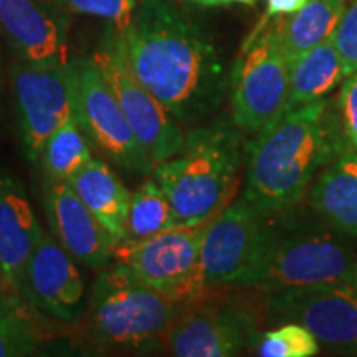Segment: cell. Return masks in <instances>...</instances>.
Instances as JSON below:
<instances>
[{
    "label": "cell",
    "mask_w": 357,
    "mask_h": 357,
    "mask_svg": "<svg viewBox=\"0 0 357 357\" xmlns=\"http://www.w3.org/2000/svg\"><path fill=\"white\" fill-rule=\"evenodd\" d=\"M43 234L20 184L0 178V271L8 287L19 288L22 271Z\"/></svg>",
    "instance_id": "e0dca14e"
},
{
    "label": "cell",
    "mask_w": 357,
    "mask_h": 357,
    "mask_svg": "<svg viewBox=\"0 0 357 357\" xmlns=\"http://www.w3.org/2000/svg\"><path fill=\"white\" fill-rule=\"evenodd\" d=\"M351 287L354 288V291L357 293V260H356V266H354V275H352V281H351Z\"/></svg>",
    "instance_id": "4dcf8cb0"
},
{
    "label": "cell",
    "mask_w": 357,
    "mask_h": 357,
    "mask_svg": "<svg viewBox=\"0 0 357 357\" xmlns=\"http://www.w3.org/2000/svg\"><path fill=\"white\" fill-rule=\"evenodd\" d=\"M245 132L229 116L195 124L182 149L153 169V178L171 204L176 227L212 220L238 189L245 159Z\"/></svg>",
    "instance_id": "277c9868"
},
{
    "label": "cell",
    "mask_w": 357,
    "mask_h": 357,
    "mask_svg": "<svg viewBox=\"0 0 357 357\" xmlns=\"http://www.w3.org/2000/svg\"><path fill=\"white\" fill-rule=\"evenodd\" d=\"M88 211L114 240V245L126 240V220L131 192L108 164L93 158L70 181Z\"/></svg>",
    "instance_id": "d6986e66"
},
{
    "label": "cell",
    "mask_w": 357,
    "mask_h": 357,
    "mask_svg": "<svg viewBox=\"0 0 357 357\" xmlns=\"http://www.w3.org/2000/svg\"><path fill=\"white\" fill-rule=\"evenodd\" d=\"M349 146L336 100L281 111L245 142L243 200L261 215L303 200L318 174Z\"/></svg>",
    "instance_id": "7a4b0ae2"
},
{
    "label": "cell",
    "mask_w": 357,
    "mask_h": 357,
    "mask_svg": "<svg viewBox=\"0 0 357 357\" xmlns=\"http://www.w3.org/2000/svg\"><path fill=\"white\" fill-rule=\"evenodd\" d=\"M288 86L289 63L276 17L257 24L240 48L229 79L231 121L245 136H253L283 108Z\"/></svg>",
    "instance_id": "8992f818"
},
{
    "label": "cell",
    "mask_w": 357,
    "mask_h": 357,
    "mask_svg": "<svg viewBox=\"0 0 357 357\" xmlns=\"http://www.w3.org/2000/svg\"><path fill=\"white\" fill-rule=\"evenodd\" d=\"M109 83L134 136L154 166L182 149L185 132L182 124L132 73L116 33L93 56Z\"/></svg>",
    "instance_id": "9c48e42d"
},
{
    "label": "cell",
    "mask_w": 357,
    "mask_h": 357,
    "mask_svg": "<svg viewBox=\"0 0 357 357\" xmlns=\"http://www.w3.org/2000/svg\"><path fill=\"white\" fill-rule=\"evenodd\" d=\"M230 3H243V6H255L257 0H211V7L230 6Z\"/></svg>",
    "instance_id": "f546056e"
},
{
    "label": "cell",
    "mask_w": 357,
    "mask_h": 357,
    "mask_svg": "<svg viewBox=\"0 0 357 357\" xmlns=\"http://www.w3.org/2000/svg\"><path fill=\"white\" fill-rule=\"evenodd\" d=\"M336 106L347 142L357 153V70L347 75L339 86Z\"/></svg>",
    "instance_id": "4316f807"
},
{
    "label": "cell",
    "mask_w": 357,
    "mask_h": 357,
    "mask_svg": "<svg viewBox=\"0 0 357 357\" xmlns=\"http://www.w3.org/2000/svg\"><path fill=\"white\" fill-rule=\"evenodd\" d=\"M208 222L172 227L142 240H124L114 245L113 255L147 287L189 305L211 291L200 266V247Z\"/></svg>",
    "instance_id": "52a82bcc"
},
{
    "label": "cell",
    "mask_w": 357,
    "mask_h": 357,
    "mask_svg": "<svg viewBox=\"0 0 357 357\" xmlns=\"http://www.w3.org/2000/svg\"><path fill=\"white\" fill-rule=\"evenodd\" d=\"M307 204L333 229L349 238L357 236V153L351 147L312 181Z\"/></svg>",
    "instance_id": "ac0fdd59"
},
{
    "label": "cell",
    "mask_w": 357,
    "mask_h": 357,
    "mask_svg": "<svg viewBox=\"0 0 357 357\" xmlns=\"http://www.w3.org/2000/svg\"><path fill=\"white\" fill-rule=\"evenodd\" d=\"M172 227H176V223L166 194L154 178L142 182L131 194L126 220V240L147 238Z\"/></svg>",
    "instance_id": "603a6c76"
},
{
    "label": "cell",
    "mask_w": 357,
    "mask_h": 357,
    "mask_svg": "<svg viewBox=\"0 0 357 357\" xmlns=\"http://www.w3.org/2000/svg\"><path fill=\"white\" fill-rule=\"evenodd\" d=\"M187 2L197 3V6H202V7H211V0H187Z\"/></svg>",
    "instance_id": "1f68e13d"
},
{
    "label": "cell",
    "mask_w": 357,
    "mask_h": 357,
    "mask_svg": "<svg viewBox=\"0 0 357 357\" xmlns=\"http://www.w3.org/2000/svg\"><path fill=\"white\" fill-rule=\"evenodd\" d=\"M307 0H266V12L263 13L261 20L258 24L276 19V17H288L296 13L305 6Z\"/></svg>",
    "instance_id": "f1b7e54d"
},
{
    "label": "cell",
    "mask_w": 357,
    "mask_h": 357,
    "mask_svg": "<svg viewBox=\"0 0 357 357\" xmlns=\"http://www.w3.org/2000/svg\"><path fill=\"white\" fill-rule=\"evenodd\" d=\"M17 289L30 305L52 318L77 321L84 310V281L77 260L53 235H42Z\"/></svg>",
    "instance_id": "5bb4252c"
},
{
    "label": "cell",
    "mask_w": 357,
    "mask_h": 357,
    "mask_svg": "<svg viewBox=\"0 0 357 357\" xmlns=\"http://www.w3.org/2000/svg\"><path fill=\"white\" fill-rule=\"evenodd\" d=\"M13 95L26 155L37 159L45 141L77 116L73 63L30 66L22 63L12 73Z\"/></svg>",
    "instance_id": "7c38bea8"
},
{
    "label": "cell",
    "mask_w": 357,
    "mask_h": 357,
    "mask_svg": "<svg viewBox=\"0 0 357 357\" xmlns=\"http://www.w3.org/2000/svg\"><path fill=\"white\" fill-rule=\"evenodd\" d=\"M263 225L265 215L242 197L231 200L207 223L200 266L208 289L240 287L255 258Z\"/></svg>",
    "instance_id": "4fadbf2b"
},
{
    "label": "cell",
    "mask_w": 357,
    "mask_h": 357,
    "mask_svg": "<svg viewBox=\"0 0 357 357\" xmlns=\"http://www.w3.org/2000/svg\"><path fill=\"white\" fill-rule=\"evenodd\" d=\"M260 312L252 303L205 298L184 306L162 349L177 357H231L255 351L260 339Z\"/></svg>",
    "instance_id": "ba28073f"
},
{
    "label": "cell",
    "mask_w": 357,
    "mask_h": 357,
    "mask_svg": "<svg viewBox=\"0 0 357 357\" xmlns=\"http://www.w3.org/2000/svg\"><path fill=\"white\" fill-rule=\"evenodd\" d=\"M346 8L347 0H307L296 13L280 17L281 45L288 63L334 37Z\"/></svg>",
    "instance_id": "44dd1931"
},
{
    "label": "cell",
    "mask_w": 357,
    "mask_h": 357,
    "mask_svg": "<svg viewBox=\"0 0 357 357\" xmlns=\"http://www.w3.org/2000/svg\"><path fill=\"white\" fill-rule=\"evenodd\" d=\"M275 323H300L333 354L357 356V293L351 284L260 291Z\"/></svg>",
    "instance_id": "30bf717a"
},
{
    "label": "cell",
    "mask_w": 357,
    "mask_h": 357,
    "mask_svg": "<svg viewBox=\"0 0 357 357\" xmlns=\"http://www.w3.org/2000/svg\"><path fill=\"white\" fill-rule=\"evenodd\" d=\"M55 2L66 10L108 20L113 24L114 32L121 33L131 24L139 0H55Z\"/></svg>",
    "instance_id": "484cf974"
},
{
    "label": "cell",
    "mask_w": 357,
    "mask_h": 357,
    "mask_svg": "<svg viewBox=\"0 0 357 357\" xmlns=\"http://www.w3.org/2000/svg\"><path fill=\"white\" fill-rule=\"evenodd\" d=\"M357 253L349 236L301 202L265 217L255 258L240 288L257 291L351 284Z\"/></svg>",
    "instance_id": "3957f363"
},
{
    "label": "cell",
    "mask_w": 357,
    "mask_h": 357,
    "mask_svg": "<svg viewBox=\"0 0 357 357\" xmlns=\"http://www.w3.org/2000/svg\"><path fill=\"white\" fill-rule=\"evenodd\" d=\"M38 342L40 334L24 312L0 301V357L29 356Z\"/></svg>",
    "instance_id": "d4e9b609"
},
{
    "label": "cell",
    "mask_w": 357,
    "mask_h": 357,
    "mask_svg": "<svg viewBox=\"0 0 357 357\" xmlns=\"http://www.w3.org/2000/svg\"><path fill=\"white\" fill-rule=\"evenodd\" d=\"M0 35L22 63L68 65V29L60 8L48 0H0Z\"/></svg>",
    "instance_id": "9a60e30c"
},
{
    "label": "cell",
    "mask_w": 357,
    "mask_h": 357,
    "mask_svg": "<svg viewBox=\"0 0 357 357\" xmlns=\"http://www.w3.org/2000/svg\"><path fill=\"white\" fill-rule=\"evenodd\" d=\"M347 68L334 37L316 45L289 65V86L281 111L328 98L347 77Z\"/></svg>",
    "instance_id": "ffe728a7"
},
{
    "label": "cell",
    "mask_w": 357,
    "mask_h": 357,
    "mask_svg": "<svg viewBox=\"0 0 357 357\" xmlns=\"http://www.w3.org/2000/svg\"><path fill=\"white\" fill-rule=\"evenodd\" d=\"M319 351L318 339L310 329L300 323H281L278 328L261 333L253 352L260 357H312Z\"/></svg>",
    "instance_id": "cb8c5ba5"
},
{
    "label": "cell",
    "mask_w": 357,
    "mask_h": 357,
    "mask_svg": "<svg viewBox=\"0 0 357 357\" xmlns=\"http://www.w3.org/2000/svg\"><path fill=\"white\" fill-rule=\"evenodd\" d=\"M40 160L47 178L70 182L93 159L91 146L78 118L73 116L45 141Z\"/></svg>",
    "instance_id": "7402d4cb"
},
{
    "label": "cell",
    "mask_w": 357,
    "mask_h": 357,
    "mask_svg": "<svg viewBox=\"0 0 357 357\" xmlns=\"http://www.w3.org/2000/svg\"><path fill=\"white\" fill-rule=\"evenodd\" d=\"M77 118L88 139L129 172L149 174L154 164L142 149L109 83L95 61H75Z\"/></svg>",
    "instance_id": "8fae6325"
},
{
    "label": "cell",
    "mask_w": 357,
    "mask_h": 357,
    "mask_svg": "<svg viewBox=\"0 0 357 357\" xmlns=\"http://www.w3.org/2000/svg\"><path fill=\"white\" fill-rule=\"evenodd\" d=\"M185 305L147 287L123 263L98 275L89 291L86 324L98 344L113 349H162Z\"/></svg>",
    "instance_id": "5b68a950"
},
{
    "label": "cell",
    "mask_w": 357,
    "mask_h": 357,
    "mask_svg": "<svg viewBox=\"0 0 357 357\" xmlns=\"http://www.w3.org/2000/svg\"><path fill=\"white\" fill-rule=\"evenodd\" d=\"M3 281V276H2V271H0V283H2Z\"/></svg>",
    "instance_id": "d6a6232c"
},
{
    "label": "cell",
    "mask_w": 357,
    "mask_h": 357,
    "mask_svg": "<svg viewBox=\"0 0 357 357\" xmlns=\"http://www.w3.org/2000/svg\"><path fill=\"white\" fill-rule=\"evenodd\" d=\"M118 42L136 78L176 116L195 126L220 108L229 79L212 37L167 0H139Z\"/></svg>",
    "instance_id": "6da1fadb"
},
{
    "label": "cell",
    "mask_w": 357,
    "mask_h": 357,
    "mask_svg": "<svg viewBox=\"0 0 357 357\" xmlns=\"http://www.w3.org/2000/svg\"><path fill=\"white\" fill-rule=\"evenodd\" d=\"M45 213L53 238L78 263L101 270L113 257L114 240L65 181L47 178Z\"/></svg>",
    "instance_id": "2e32d148"
},
{
    "label": "cell",
    "mask_w": 357,
    "mask_h": 357,
    "mask_svg": "<svg viewBox=\"0 0 357 357\" xmlns=\"http://www.w3.org/2000/svg\"><path fill=\"white\" fill-rule=\"evenodd\" d=\"M334 43H336L342 60H344L347 73L357 70V0L347 3V8L342 15L336 33H334Z\"/></svg>",
    "instance_id": "83f0119b"
}]
</instances>
